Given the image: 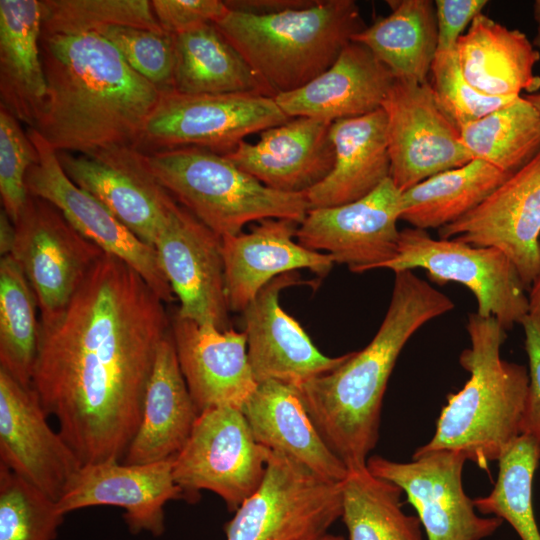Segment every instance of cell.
<instances>
[{"label":"cell","instance_id":"obj_36","mask_svg":"<svg viewBox=\"0 0 540 540\" xmlns=\"http://www.w3.org/2000/svg\"><path fill=\"white\" fill-rule=\"evenodd\" d=\"M37 301L11 255L0 260V368L23 386H32L40 322Z\"/></svg>","mask_w":540,"mask_h":540},{"label":"cell","instance_id":"obj_15","mask_svg":"<svg viewBox=\"0 0 540 540\" xmlns=\"http://www.w3.org/2000/svg\"><path fill=\"white\" fill-rule=\"evenodd\" d=\"M401 194L388 178L356 201L311 208L298 226L297 242L325 251L355 273L380 269L397 254Z\"/></svg>","mask_w":540,"mask_h":540},{"label":"cell","instance_id":"obj_17","mask_svg":"<svg viewBox=\"0 0 540 540\" xmlns=\"http://www.w3.org/2000/svg\"><path fill=\"white\" fill-rule=\"evenodd\" d=\"M439 238L504 253L527 289L540 273V152Z\"/></svg>","mask_w":540,"mask_h":540},{"label":"cell","instance_id":"obj_48","mask_svg":"<svg viewBox=\"0 0 540 540\" xmlns=\"http://www.w3.org/2000/svg\"><path fill=\"white\" fill-rule=\"evenodd\" d=\"M529 316L540 325V273L529 288Z\"/></svg>","mask_w":540,"mask_h":540},{"label":"cell","instance_id":"obj_5","mask_svg":"<svg viewBox=\"0 0 540 540\" xmlns=\"http://www.w3.org/2000/svg\"><path fill=\"white\" fill-rule=\"evenodd\" d=\"M268 96L306 85L367 26L353 0H317L275 14L229 12L215 23Z\"/></svg>","mask_w":540,"mask_h":540},{"label":"cell","instance_id":"obj_33","mask_svg":"<svg viewBox=\"0 0 540 540\" xmlns=\"http://www.w3.org/2000/svg\"><path fill=\"white\" fill-rule=\"evenodd\" d=\"M510 176L472 159L402 192L400 220L414 228L440 229L476 208Z\"/></svg>","mask_w":540,"mask_h":540},{"label":"cell","instance_id":"obj_20","mask_svg":"<svg viewBox=\"0 0 540 540\" xmlns=\"http://www.w3.org/2000/svg\"><path fill=\"white\" fill-rule=\"evenodd\" d=\"M303 283L288 272L266 284L242 311L248 360L257 383L268 380L299 386L330 372L350 353L329 357L280 305L282 290Z\"/></svg>","mask_w":540,"mask_h":540},{"label":"cell","instance_id":"obj_22","mask_svg":"<svg viewBox=\"0 0 540 540\" xmlns=\"http://www.w3.org/2000/svg\"><path fill=\"white\" fill-rule=\"evenodd\" d=\"M170 333L198 412L217 407L241 410L258 385L245 333L200 325L176 312L170 319Z\"/></svg>","mask_w":540,"mask_h":540},{"label":"cell","instance_id":"obj_23","mask_svg":"<svg viewBox=\"0 0 540 540\" xmlns=\"http://www.w3.org/2000/svg\"><path fill=\"white\" fill-rule=\"evenodd\" d=\"M330 126L325 120L295 117L262 131L253 144L242 141L224 156L267 187L306 193L333 168Z\"/></svg>","mask_w":540,"mask_h":540},{"label":"cell","instance_id":"obj_43","mask_svg":"<svg viewBox=\"0 0 540 540\" xmlns=\"http://www.w3.org/2000/svg\"><path fill=\"white\" fill-rule=\"evenodd\" d=\"M151 6L160 27L170 35L215 24L229 12L220 0H152Z\"/></svg>","mask_w":540,"mask_h":540},{"label":"cell","instance_id":"obj_26","mask_svg":"<svg viewBox=\"0 0 540 540\" xmlns=\"http://www.w3.org/2000/svg\"><path fill=\"white\" fill-rule=\"evenodd\" d=\"M255 440L284 453L323 479L341 483L348 473L309 417L295 386L258 383L241 409Z\"/></svg>","mask_w":540,"mask_h":540},{"label":"cell","instance_id":"obj_6","mask_svg":"<svg viewBox=\"0 0 540 540\" xmlns=\"http://www.w3.org/2000/svg\"><path fill=\"white\" fill-rule=\"evenodd\" d=\"M143 155L158 183L221 238L268 218L300 224L310 210L306 193L267 187L226 156L206 149L182 147Z\"/></svg>","mask_w":540,"mask_h":540},{"label":"cell","instance_id":"obj_16","mask_svg":"<svg viewBox=\"0 0 540 540\" xmlns=\"http://www.w3.org/2000/svg\"><path fill=\"white\" fill-rule=\"evenodd\" d=\"M57 155L63 170L78 187L154 247L179 203L158 183L143 153L120 147L89 155L69 152H57Z\"/></svg>","mask_w":540,"mask_h":540},{"label":"cell","instance_id":"obj_8","mask_svg":"<svg viewBox=\"0 0 540 540\" xmlns=\"http://www.w3.org/2000/svg\"><path fill=\"white\" fill-rule=\"evenodd\" d=\"M291 119L273 97L263 94H184L172 90L161 94L136 149L148 154L197 147L226 155L247 136Z\"/></svg>","mask_w":540,"mask_h":540},{"label":"cell","instance_id":"obj_41","mask_svg":"<svg viewBox=\"0 0 540 540\" xmlns=\"http://www.w3.org/2000/svg\"><path fill=\"white\" fill-rule=\"evenodd\" d=\"M96 33L108 40L135 72L160 91L174 90L172 35L130 26H108Z\"/></svg>","mask_w":540,"mask_h":540},{"label":"cell","instance_id":"obj_30","mask_svg":"<svg viewBox=\"0 0 540 540\" xmlns=\"http://www.w3.org/2000/svg\"><path fill=\"white\" fill-rule=\"evenodd\" d=\"M41 1L0 0V106L33 127L47 94Z\"/></svg>","mask_w":540,"mask_h":540},{"label":"cell","instance_id":"obj_45","mask_svg":"<svg viewBox=\"0 0 540 540\" xmlns=\"http://www.w3.org/2000/svg\"><path fill=\"white\" fill-rule=\"evenodd\" d=\"M486 0H436L437 52L456 49L460 37L487 5Z\"/></svg>","mask_w":540,"mask_h":540},{"label":"cell","instance_id":"obj_31","mask_svg":"<svg viewBox=\"0 0 540 540\" xmlns=\"http://www.w3.org/2000/svg\"><path fill=\"white\" fill-rule=\"evenodd\" d=\"M391 13L352 41L365 45L395 79L427 82L437 51V22L431 0L388 1Z\"/></svg>","mask_w":540,"mask_h":540},{"label":"cell","instance_id":"obj_51","mask_svg":"<svg viewBox=\"0 0 540 540\" xmlns=\"http://www.w3.org/2000/svg\"><path fill=\"white\" fill-rule=\"evenodd\" d=\"M317 540H346V539L341 535H334V534L326 533L325 535L318 538Z\"/></svg>","mask_w":540,"mask_h":540},{"label":"cell","instance_id":"obj_39","mask_svg":"<svg viewBox=\"0 0 540 540\" xmlns=\"http://www.w3.org/2000/svg\"><path fill=\"white\" fill-rule=\"evenodd\" d=\"M64 516L56 501L0 464V540H55Z\"/></svg>","mask_w":540,"mask_h":540},{"label":"cell","instance_id":"obj_32","mask_svg":"<svg viewBox=\"0 0 540 540\" xmlns=\"http://www.w3.org/2000/svg\"><path fill=\"white\" fill-rule=\"evenodd\" d=\"M172 36L174 91L267 95L245 60L214 23Z\"/></svg>","mask_w":540,"mask_h":540},{"label":"cell","instance_id":"obj_47","mask_svg":"<svg viewBox=\"0 0 540 540\" xmlns=\"http://www.w3.org/2000/svg\"><path fill=\"white\" fill-rule=\"evenodd\" d=\"M15 240V225L4 210L0 213V253L10 255Z\"/></svg>","mask_w":540,"mask_h":540},{"label":"cell","instance_id":"obj_29","mask_svg":"<svg viewBox=\"0 0 540 540\" xmlns=\"http://www.w3.org/2000/svg\"><path fill=\"white\" fill-rule=\"evenodd\" d=\"M465 79L480 92L496 97H518L540 89L534 67L540 54L526 35L509 29L483 12L478 14L456 45Z\"/></svg>","mask_w":540,"mask_h":540},{"label":"cell","instance_id":"obj_3","mask_svg":"<svg viewBox=\"0 0 540 540\" xmlns=\"http://www.w3.org/2000/svg\"><path fill=\"white\" fill-rule=\"evenodd\" d=\"M454 308L452 300L413 271L395 273L384 319L370 343L330 372L295 386L328 447L348 469L366 466L379 438L384 393L409 339Z\"/></svg>","mask_w":540,"mask_h":540},{"label":"cell","instance_id":"obj_7","mask_svg":"<svg viewBox=\"0 0 540 540\" xmlns=\"http://www.w3.org/2000/svg\"><path fill=\"white\" fill-rule=\"evenodd\" d=\"M341 515V483L267 448L262 482L224 530L227 540H317Z\"/></svg>","mask_w":540,"mask_h":540},{"label":"cell","instance_id":"obj_19","mask_svg":"<svg viewBox=\"0 0 540 540\" xmlns=\"http://www.w3.org/2000/svg\"><path fill=\"white\" fill-rule=\"evenodd\" d=\"M47 415L33 387L0 368V464L58 502L83 464Z\"/></svg>","mask_w":540,"mask_h":540},{"label":"cell","instance_id":"obj_2","mask_svg":"<svg viewBox=\"0 0 540 540\" xmlns=\"http://www.w3.org/2000/svg\"><path fill=\"white\" fill-rule=\"evenodd\" d=\"M47 94L35 129L56 152L135 148L161 94L96 32L40 35Z\"/></svg>","mask_w":540,"mask_h":540},{"label":"cell","instance_id":"obj_28","mask_svg":"<svg viewBox=\"0 0 540 540\" xmlns=\"http://www.w3.org/2000/svg\"><path fill=\"white\" fill-rule=\"evenodd\" d=\"M386 115L382 108L331 123V172L306 192L311 208L356 201L390 178Z\"/></svg>","mask_w":540,"mask_h":540},{"label":"cell","instance_id":"obj_14","mask_svg":"<svg viewBox=\"0 0 540 540\" xmlns=\"http://www.w3.org/2000/svg\"><path fill=\"white\" fill-rule=\"evenodd\" d=\"M27 134L38 153L26 176L28 195L54 205L81 235L135 270L165 303L173 301L174 294L155 248L78 187L63 170L57 152L35 129L28 128Z\"/></svg>","mask_w":540,"mask_h":540},{"label":"cell","instance_id":"obj_42","mask_svg":"<svg viewBox=\"0 0 540 540\" xmlns=\"http://www.w3.org/2000/svg\"><path fill=\"white\" fill-rule=\"evenodd\" d=\"M37 159V149L20 121L0 106V194L3 210L13 223L28 199L26 176Z\"/></svg>","mask_w":540,"mask_h":540},{"label":"cell","instance_id":"obj_13","mask_svg":"<svg viewBox=\"0 0 540 540\" xmlns=\"http://www.w3.org/2000/svg\"><path fill=\"white\" fill-rule=\"evenodd\" d=\"M466 460L459 452L438 450L414 452L407 463L370 456L366 467L407 495L427 540H482L493 535L503 520L476 513L462 485Z\"/></svg>","mask_w":540,"mask_h":540},{"label":"cell","instance_id":"obj_34","mask_svg":"<svg viewBox=\"0 0 540 540\" xmlns=\"http://www.w3.org/2000/svg\"><path fill=\"white\" fill-rule=\"evenodd\" d=\"M341 491L349 540H423L419 518L402 510L403 491L366 466L349 469Z\"/></svg>","mask_w":540,"mask_h":540},{"label":"cell","instance_id":"obj_24","mask_svg":"<svg viewBox=\"0 0 540 540\" xmlns=\"http://www.w3.org/2000/svg\"><path fill=\"white\" fill-rule=\"evenodd\" d=\"M299 223L268 218L250 232L222 238L225 282L230 311L242 312L257 293L279 275L307 269L323 277L333 258L293 240Z\"/></svg>","mask_w":540,"mask_h":540},{"label":"cell","instance_id":"obj_21","mask_svg":"<svg viewBox=\"0 0 540 540\" xmlns=\"http://www.w3.org/2000/svg\"><path fill=\"white\" fill-rule=\"evenodd\" d=\"M173 459L149 464L112 460L83 465L57 506L64 515L91 506L120 507L131 533L146 531L160 536L165 531L166 503L184 499L173 478Z\"/></svg>","mask_w":540,"mask_h":540},{"label":"cell","instance_id":"obj_37","mask_svg":"<svg viewBox=\"0 0 540 540\" xmlns=\"http://www.w3.org/2000/svg\"><path fill=\"white\" fill-rule=\"evenodd\" d=\"M540 461V444L527 435L517 437L498 459L492 491L473 500L476 510L507 521L521 540H540L532 505V484Z\"/></svg>","mask_w":540,"mask_h":540},{"label":"cell","instance_id":"obj_27","mask_svg":"<svg viewBox=\"0 0 540 540\" xmlns=\"http://www.w3.org/2000/svg\"><path fill=\"white\" fill-rule=\"evenodd\" d=\"M198 415L169 332L159 345L141 420L122 462L149 464L173 459L186 443Z\"/></svg>","mask_w":540,"mask_h":540},{"label":"cell","instance_id":"obj_11","mask_svg":"<svg viewBox=\"0 0 540 540\" xmlns=\"http://www.w3.org/2000/svg\"><path fill=\"white\" fill-rule=\"evenodd\" d=\"M15 225L11 256L37 301L40 321L62 312L105 253L46 200L28 196Z\"/></svg>","mask_w":540,"mask_h":540},{"label":"cell","instance_id":"obj_46","mask_svg":"<svg viewBox=\"0 0 540 540\" xmlns=\"http://www.w3.org/2000/svg\"><path fill=\"white\" fill-rule=\"evenodd\" d=\"M317 0H229L225 4L230 10L265 15L302 9L313 5Z\"/></svg>","mask_w":540,"mask_h":540},{"label":"cell","instance_id":"obj_44","mask_svg":"<svg viewBox=\"0 0 540 540\" xmlns=\"http://www.w3.org/2000/svg\"><path fill=\"white\" fill-rule=\"evenodd\" d=\"M521 325L525 333L529 385L520 432L540 444V325L529 315Z\"/></svg>","mask_w":540,"mask_h":540},{"label":"cell","instance_id":"obj_25","mask_svg":"<svg viewBox=\"0 0 540 540\" xmlns=\"http://www.w3.org/2000/svg\"><path fill=\"white\" fill-rule=\"evenodd\" d=\"M394 81L391 71L365 45L351 41L326 71L274 99L290 118L332 123L380 109Z\"/></svg>","mask_w":540,"mask_h":540},{"label":"cell","instance_id":"obj_12","mask_svg":"<svg viewBox=\"0 0 540 540\" xmlns=\"http://www.w3.org/2000/svg\"><path fill=\"white\" fill-rule=\"evenodd\" d=\"M381 108L386 115L390 178L401 192L472 160L459 128L438 105L428 81L395 79Z\"/></svg>","mask_w":540,"mask_h":540},{"label":"cell","instance_id":"obj_18","mask_svg":"<svg viewBox=\"0 0 540 540\" xmlns=\"http://www.w3.org/2000/svg\"><path fill=\"white\" fill-rule=\"evenodd\" d=\"M154 248L178 316L200 325L230 327L222 238L179 204Z\"/></svg>","mask_w":540,"mask_h":540},{"label":"cell","instance_id":"obj_49","mask_svg":"<svg viewBox=\"0 0 540 540\" xmlns=\"http://www.w3.org/2000/svg\"><path fill=\"white\" fill-rule=\"evenodd\" d=\"M533 17L536 23V33L532 44L535 48L540 49V0L533 3Z\"/></svg>","mask_w":540,"mask_h":540},{"label":"cell","instance_id":"obj_40","mask_svg":"<svg viewBox=\"0 0 540 540\" xmlns=\"http://www.w3.org/2000/svg\"><path fill=\"white\" fill-rule=\"evenodd\" d=\"M430 74L438 105L459 130L520 97L490 96L474 88L462 73L456 49L437 52Z\"/></svg>","mask_w":540,"mask_h":540},{"label":"cell","instance_id":"obj_10","mask_svg":"<svg viewBox=\"0 0 540 540\" xmlns=\"http://www.w3.org/2000/svg\"><path fill=\"white\" fill-rule=\"evenodd\" d=\"M267 448L260 445L240 409L217 407L199 413L172 462L175 483L194 502L201 490L214 492L235 512L260 485Z\"/></svg>","mask_w":540,"mask_h":540},{"label":"cell","instance_id":"obj_35","mask_svg":"<svg viewBox=\"0 0 540 540\" xmlns=\"http://www.w3.org/2000/svg\"><path fill=\"white\" fill-rule=\"evenodd\" d=\"M472 159L513 175L540 152V114L523 96L460 128Z\"/></svg>","mask_w":540,"mask_h":540},{"label":"cell","instance_id":"obj_38","mask_svg":"<svg viewBox=\"0 0 540 540\" xmlns=\"http://www.w3.org/2000/svg\"><path fill=\"white\" fill-rule=\"evenodd\" d=\"M108 26L165 33L148 0H41V32L78 34Z\"/></svg>","mask_w":540,"mask_h":540},{"label":"cell","instance_id":"obj_9","mask_svg":"<svg viewBox=\"0 0 540 540\" xmlns=\"http://www.w3.org/2000/svg\"><path fill=\"white\" fill-rule=\"evenodd\" d=\"M423 269L438 285L456 282L467 287L477 301V314L494 317L507 331L529 315L527 288L511 262L492 247L433 238L427 230H400L395 257L381 266L394 273Z\"/></svg>","mask_w":540,"mask_h":540},{"label":"cell","instance_id":"obj_50","mask_svg":"<svg viewBox=\"0 0 540 540\" xmlns=\"http://www.w3.org/2000/svg\"><path fill=\"white\" fill-rule=\"evenodd\" d=\"M540 114V93L527 94L524 96Z\"/></svg>","mask_w":540,"mask_h":540},{"label":"cell","instance_id":"obj_1","mask_svg":"<svg viewBox=\"0 0 540 540\" xmlns=\"http://www.w3.org/2000/svg\"><path fill=\"white\" fill-rule=\"evenodd\" d=\"M164 303L135 270L105 254L64 310L40 321L32 387L83 465L124 458L170 332Z\"/></svg>","mask_w":540,"mask_h":540},{"label":"cell","instance_id":"obj_4","mask_svg":"<svg viewBox=\"0 0 540 540\" xmlns=\"http://www.w3.org/2000/svg\"><path fill=\"white\" fill-rule=\"evenodd\" d=\"M466 329L470 347L461 352L459 362L470 378L448 396L433 437L415 453L455 451L485 466L498 461L521 435L529 372L501 358L507 334L494 317L471 313Z\"/></svg>","mask_w":540,"mask_h":540}]
</instances>
